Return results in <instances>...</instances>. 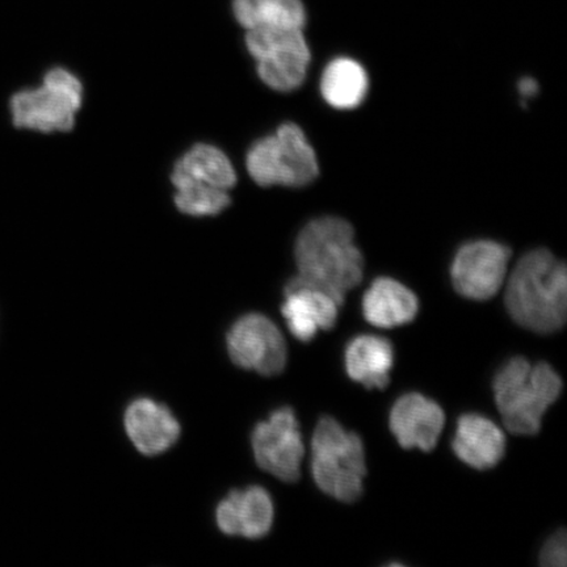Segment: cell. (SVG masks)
Segmentation results:
<instances>
[{"label": "cell", "instance_id": "d6986e66", "mask_svg": "<svg viewBox=\"0 0 567 567\" xmlns=\"http://www.w3.org/2000/svg\"><path fill=\"white\" fill-rule=\"evenodd\" d=\"M233 13L246 30L293 28L303 30L307 10L302 0H233Z\"/></svg>", "mask_w": 567, "mask_h": 567}, {"label": "cell", "instance_id": "4fadbf2b", "mask_svg": "<svg viewBox=\"0 0 567 567\" xmlns=\"http://www.w3.org/2000/svg\"><path fill=\"white\" fill-rule=\"evenodd\" d=\"M338 307L334 299L321 290L290 280L286 287V301L282 303L281 313L286 318L290 334L305 343L310 342L319 330L334 328Z\"/></svg>", "mask_w": 567, "mask_h": 567}, {"label": "cell", "instance_id": "ffe728a7", "mask_svg": "<svg viewBox=\"0 0 567 567\" xmlns=\"http://www.w3.org/2000/svg\"><path fill=\"white\" fill-rule=\"evenodd\" d=\"M370 87L367 71L351 59H337L324 69L321 92L324 101L337 110L357 109Z\"/></svg>", "mask_w": 567, "mask_h": 567}, {"label": "cell", "instance_id": "e0dca14e", "mask_svg": "<svg viewBox=\"0 0 567 567\" xmlns=\"http://www.w3.org/2000/svg\"><path fill=\"white\" fill-rule=\"evenodd\" d=\"M174 186H196L229 190L237 183L236 169L219 148L196 145L176 162Z\"/></svg>", "mask_w": 567, "mask_h": 567}, {"label": "cell", "instance_id": "277c9868", "mask_svg": "<svg viewBox=\"0 0 567 567\" xmlns=\"http://www.w3.org/2000/svg\"><path fill=\"white\" fill-rule=\"evenodd\" d=\"M311 474L324 494L343 503L357 502L367 476L360 436L346 431L334 417H321L311 437Z\"/></svg>", "mask_w": 567, "mask_h": 567}, {"label": "cell", "instance_id": "30bf717a", "mask_svg": "<svg viewBox=\"0 0 567 567\" xmlns=\"http://www.w3.org/2000/svg\"><path fill=\"white\" fill-rule=\"evenodd\" d=\"M509 258L512 250L493 240L464 245L453 260V287L466 299H492L505 282Z\"/></svg>", "mask_w": 567, "mask_h": 567}, {"label": "cell", "instance_id": "44dd1931", "mask_svg": "<svg viewBox=\"0 0 567 567\" xmlns=\"http://www.w3.org/2000/svg\"><path fill=\"white\" fill-rule=\"evenodd\" d=\"M175 188L176 207L189 216H215L230 205L228 190L194 186Z\"/></svg>", "mask_w": 567, "mask_h": 567}, {"label": "cell", "instance_id": "ba28073f", "mask_svg": "<svg viewBox=\"0 0 567 567\" xmlns=\"http://www.w3.org/2000/svg\"><path fill=\"white\" fill-rule=\"evenodd\" d=\"M252 450L261 470L289 484L299 481L305 449L295 411L281 408L257 424Z\"/></svg>", "mask_w": 567, "mask_h": 567}, {"label": "cell", "instance_id": "7a4b0ae2", "mask_svg": "<svg viewBox=\"0 0 567 567\" xmlns=\"http://www.w3.org/2000/svg\"><path fill=\"white\" fill-rule=\"evenodd\" d=\"M506 308L522 328L551 334L561 330L567 315V271L545 248L524 255L509 276Z\"/></svg>", "mask_w": 567, "mask_h": 567}, {"label": "cell", "instance_id": "5b68a950", "mask_svg": "<svg viewBox=\"0 0 567 567\" xmlns=\"http://www.w3.org/2000/svg\"><path fill=\"white\" fill-rule=\"evenodd\" d=\"M246 165L261 187H305L319 174L315 148L301 127L292 123L282 124L275 134L254 144Z\"/></svg>", "mask_w": 567, "mask_h": 567}, {"label": "cell", "instance_id": "603a6c76", "mask_svg": "<svg viewBox=\"0 0 567 567\" xmlns=\"http://www.w3.org/2000/svg\"><path fill=\"white\" fill-rule=\"evenodd\" d=\"M519 92L523 99H529L532 96L537 95L538 92V83L534 80V78H523L519 82Z\"/></svg>", "mask_w": 567, "mask_h": 567}, {"label": "cell", "instance_id": "8992f818", "mask_svg": "<svg viewBox=\"0 0 567 567\" xmlns=\"http://www.w3.org/2000/svg\"><path fill=\"white\" fill-rule=\"evenodd\" d=\"M82 83L65 69H53L40 89L19 92L11 101L13 124L40 132H66L82 105Z\"/></svg>", "mask_w": 567, "mask_h": 567}, {"label": "cell", "instance_id": "7402d4cb", "mask_svg": "<svg viewBox=\"0 0 567 567\" xmlns=\"http://www.w3.org/2000/svg\"><path fill=\"white\" fill-rule=\"evenodd\" d=\"M566 545V530L559 529L545 543L540 553V565L543 567H565Z\"/></svg>", "mask_w": 567, "mask_h": 567}, {"label": "cell", "instance_id": "7c38bea8", "mask_svg": "<svg viewBox=\"0 0 567 567\" xmlns=\"http://www.w3.org/2000/svg\"><path fill=\"white\" fill-rule=\"evenodd\" d=\"M274 502L264 487L251 486L230 493L219 503L217 526L225 535L265 537L274 524Z\"/></svg>", "mask_w": 567, "mask_h": 567}, {"label": "cell", "instance_id": "52a82bcc", "mask_svg": "<svg viewBox=\"0 0 567 567\" xmlns=\"http://www.w3.org/2000/svg\"><path fill=\"white\" fill-rule=\"evenodd\" d=\"M248 52L258 62V74L279 92L299 89L307 78L310 49L302 30L255 28L246 34Z\"/></svg>", "mask_w": 567, "mask_h": 567}, {"label": "cell", "instance_id": "8fae6325", "mask_svg": "<svg viewBox=\"0 0 567 567\" xmlns=\"http://www.w3.org/2000/svg\"><path fill=\"white\" fill-rule=\"evenodd\" d=\"M444 423L443 409L420 393L402 395L390 411V430L405 450H434Z\"/></svg>", "mask_w": 567, "mask_h": 567}, {"label": "cell", "instance_id": "3957f363", "mask_svg": "<svg viewBox=\"0 0 567 567\" xmlns=\"http://www.w3.org/2000/svg\"><path fill=\"white\" fill-rule=\"evenodd\" d=\"M494 395L503 422L512 434L536 435L543 415L563 392V380L547 363L509 359L495 374Z\"/></svg>", "mask_w": 567, "mask_h": 567}, {"label": "cell", "instance_id": "ac0fdd59", "mask_svg": "<svg viewBox=\"0 0 567 567\" xmlns=\"http://www.w3.org/2000/svg\"><path fill=\"white\" fill-rule=\"evenodd\" d=\"M346 371L367 389H385L394 363V350L386 338L360 336L346 347Z\"/></svg>", "mask_w": 567, "mask_h": 567}, {"label": "cell", "instance_id": "6da1fadb", "mask_svg": "<svg viewBox=\"0 0 567 567\" xmlns=\"http://www.w3.org/2000/svg\"><path fill=\"white\" fill-rule=\"evenodd\" d=\"M295 257L300 286L315 288L343 305L346 293L363 280L364 259L346 219L324 216L310 221L297 237Z\"/></svg>", "mask_w": 567, "mask_h": 567}, {"label": "cell", "instance_id": "2e32d148", "mask_svg": "<svg viewBox=\"0 0 567 567\" xmlns=\"http://www.w3.org/2000/svg\"><path fill=\"white\" fill-rule=\"evenodd\" d=\"M420 301L403 284L390 278L375 279L363 299V315L375 328L393 329L414 321Z\"/></svg>", "mask_w": 567, "mask_h": 567}, {"label": "cell", "instance_id": "5bb4252c", "mask_svg": "<svg viewBox=\"0 0 567 567\" xmlns=\"http://www.w3.org/2000/svg\"><path fill=\"white\" fill-rule=\"evenodd\" d=\"M125 429L134 446L146 456L161 455L181 436V424L172 411L148 399L131 403L125 413Z\"/></svg>", "mask_w": 567, "mask_h": 567}, {"label": "cell", "instance_id": "9c48e42d", "mask_svg": "<svg viewBox=\"0 0 567 567\" xmlns=\"http://www.w3.org/2000/svg\"><path fill=\"white\" fill-rule=\"evenodd\" d=\"M233 363L264 375L280 374L287 365V343L281 331L264 315L239 318L226 338Z\"/></svg>", "mask_w": 567, "mask_h": 567}, {"label": "cell", "instance_id": "9a60e30c", "mask_svg": "<svg viewBox=\"0 0 567 567\" xmlns=\"http://www.w3.org/2000/svg\"><path fill=\"white\" fill-rule=\"evenodd\" d=\"M452 446L463 463L477 471H487L505 457L506 437L498 425L487 417L465 414L458 417Z\"/></svg>", "mask_w": 567, "mask_h": 567}]
</instances>
